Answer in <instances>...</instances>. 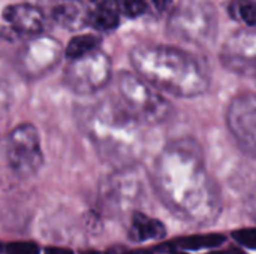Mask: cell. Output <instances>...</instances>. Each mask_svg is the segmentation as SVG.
Here are the masks:
<instances>
[{
	"label": "cell",
	"mask_w": 256,
	"mask_h": 254,
	"mask_svg": "<svg viewBox=\"0 0 256 254\" xmlns=\"http://www.w3.org/2000/svg\"><path fill=\"white\" fill-rule=\"evenodd\" d=\"M102 43V39L96 34H84V36H76L69 40L66 46V57L69 60H75L80 57H84L99 48Z\"/></svg>",
	"instance_id": "obj_10"
},
{
	"label": "cell",
	"mask_w": 256,
	"mask_h": 254,
	"mask_svg": "<svg viewBox=\"0 0 256 254\" xmlns=\"http://www.w3.org/2000/svg\"><path fill=\"white\" fill-rule=\"evenodd\" d=\"M45 16H50L60 27L80 30L87 27L90 9L81 0H40Z\"/></svg>",
	"instance_id": "obj_5"
},
{
	"label": "cell",
	"mask_w": 256,
	"mask_h": 254,
	"mask_svg": "<svg viewBox=\"0 0 256 254\" xmlns=\"http://www.w3.org/2000/svg\"><path fill=\"white\" fill-rule=\"evenodd\" d=\"M3 18L9 24L10 30L21 36H36L42 33L45 27L44 10L28 3L8 6L3 10Z\"/></svg>",
	"instance_id": "obj_6"
},
{
	"label": "cell",
	"mask_w": 256,
	"mask_h": 254,
	"mask_svg": "<svg viewBox=\"0 0 256 254\" xmlns=\"http://www.w3.org/2000/svg\"><path fill=\"white\" fill-rule=\"evenodd\" d=\"M132 60L142 76L170 93L188 96L206 87L198 60L182 51L166 46L136 48Z\"/></svg>",
	"instance_id": "obj_1"
},
{
	"label": "cell",
	"mask_w": 256,
	"mask_h": 254,
	"mask_svg": "<svg viewBox=\"0 0 256 254\" xmlns=\"http://www.w3.org/2000/svg\"><path fill=\"white\" fill-rule=\"evenodd\" d=\"M2 249H3V246H2V244H0V252H2Z\"/></svg>",
	"instance_id": "obj_21"
},
{
	"label": "cell",
	"mask_w": 256,
	"mask_h": 254,
	"mask_svg": "<svg viewBox=\"0 0 256 254\" xmlns=\"http://www.w3.org/2000/svg\"><path fill=\"white\" fill-rule=\"evenodd\" d=\"M96 6H118L120 0H88Z\"/></svg>",
	"instance_id": "obj_17"
},
{
	"label": "cell",
	"mask_w": 256,
	"mask_h": 254,
	"mask_svg": "<svg viewBox=\"0 0 256 254\" xmlns=\"http://www.w3.org/2000/svg\"><path fill=\"white\" fill-rule=\"evenodd\" d=\"M72 61L74 64L68 69V78L70 87L76 91H96L110 79V58L98 49Z\"/></svg>",
	"instance_id": "obj_4"
},
{
	"label": "cell",
	"mask_w": 256,
	"mask_h": 254,
	"mask_svg": "<svg viewBox=\"0 0 256 254\" xmlns=\"http://www.w3.org/2000/svg\"><path fill=\"white\" fill-rule=\"evenodd\" d=\"M45 254H74V252L69 249H62V247H50L46 249Z\"/></svg>",
	"instance_id": "obj_16"
},
{
	"label": "cell",
	"mask_w": 256,
	"mask_h": 254,
	"mask_svg": "<svg viewBox=\"0 0 256 254\" xmlns=\"http://www.w3.org/2000/svg\"><path fill=\"white\" fill-rule=\"evenodd\" d=\"M6 253L8 254H39V246L34 243H27V241H18V243H10L6 246Z\"/></svg>",
	"instance_id": "obj_13"
},
{
	"label": "cell",
	"mask_w": 256,
	"mask_h": 254,
	"mask_svg": "<svg viewBox=\"0 0 256 254\" xmlns=\"http://www.w3.org/2000/svg\"><path fill=\"white\" fill-rule=\"evenodd\" d=\"M214 254H219V253H214Z\"/></svg>",
	"instance_id": "obj_23"
},
{
	"label": "cell",
	"mask_w": 256,
	"mask_h": 254,
	"mask_svg": "<svg viewBox=\"0 0 256 254\" xmlns=\"http://www.w3.org/2000/svg\"><path fill=\"white\" fill-rule=\"evenodd\" d=\"M4 84H0V117L2 114L6 111L8 105H9V94L6 91V88L3 87Z\"/></svg>",
	"instance_id": "obj_15"
},
{
	"label": "cell",
	"mask_w": 256,
	"mask_h": 254,
	"mask_svg": "<svg viewBox=\"0 0 256 254\" xmlns=\"http://www.w3.org/2000/svg\"><path fill=\"white\" fill-rule=\"evenodd\" d=\"M154 7H158L159 12H164L170 4H171V0H154Z\"/></svg>",
	"instance_id": "obj_18"
},
{
	"label": "cell",
	"mask_w": 256,
	"mask_h": 254,
	"mask_svg": "<svg viewBox=\"0 0 256 254\" xmlns=\"http://www.w3.org/2000/svg\"><path fill=\"white\" fill-rule=\"evenodd\" d=\"M225 243V237L218 234L210 235H194L188 238H180L170 246H174V249H184V250H202V249H214Z\"/></svg>",
	"instance_id": "obj_9"
},
{
	"label": "cell",
	"mask_w": 256,
	"mask_h": 254,
	"mask_svg": "<svg viewBox=\"0 0 256 254\" xmlns=\"http://www.w3.org/2000/svg\"><path fill=\"white\" fill-rule=\"evenodd\" d=\"M234 240L243 247L256 250V229H242L232 234Z\"/></svg>",
	"instance_id": "obj_14"
},
{
	"label": "cell",
	"mask_w": 256,
	"mask_h": 254,
	"mask_svg": "<svg viewBox=\"0 0 256 254\" xmlns=\"http://www.w3.org/2000/svg\"><path fill=\"white\" fill-rule=\"evenodd\" d=\"M84 254H105V253H102V252H87V253H84Z\"/></svg>",
	"instance_id": "obj_20"
},
{
	"label": "cell",
	"mask_w": 256,
	"mask_h": 254,
	"mask_svg": "<svg viewBox=\"0 0 256 254\" xmlns=\"http://www.w3.org/2000/svg\"><path fill=\"white\" fill-rule=\"evenodd\" d=\"M236 16L248 25H256V1L242 0L240 3H237Z\"/></svg>",
	"instance_id": "obj_11"
},
{
	"label": "cell",
	"mask_w": 256,
	"mask_h": 254,
	"mask_svg": "<svg viewBox=\"0 0 256 254\" xmlns=\"http://www.w3.org/2000/svg\"><path fill=\"white\" fill-rule=\"evenodd\" d=\"M174 254H184V253H174Z\"/></svg>",
	"instance_id": "obj_22"
},
{
	"label": "cell",
	"mask_w": 256,
	"mask_h": 254,
	"mask_svg": "<svg viewBox=\"0 0 256 254\" xmlns=\"http://www.w3.org/2000/svg\"><path fill=\"white\" fill-rule=\"evenodd\" d=\"M120 21L116 6H96L94 10H90L87 27H93L99 31H110L117 28Z\"/></svg>",
	"instance_id": "obj_8"
},
{
	"label": "cell",
	"mask_w": 256,
	"mask_h": 254,
	"mask_svg": "<svg viewBox=\"0 0 256 254\" xmlns=\"http://www.w3.org/2000/svg\"><path fill=\"white\" fill-rule=\"evenodd\" d=\"M124 254H152L147 250H132V252H126Z\"/></svg>",
	"instance_id": "obj_19"
},
{
	"label": "cell",
	"mask_w": 256,
	"mask_h": 254,
	"mask_svg": "<svg viewBox=\"0 0 256 254\" xmlns=\"http://www.w3.org/2000/svg\"><path fill=\"white\" fill-rule=\"evenodd\" d=\"M8 160L14 171L21 175L34 174L42 162L40 138L30 123L18 124L8 136Z\"/></svg>",
	"instance_id": "obj_2"
},
{
	"label": "cell",
	"mask_w": 256,
	"mask_h": 254,
	"mask_svg": "<svg viewBox=\"0 0 256 254\" xmlns=\"http://www.w3.org/2000/svg\"><path fill=\"white\" fill-rule=\"evenodd\" d=\"M118 87L128 105L142 118L154 121L164 118L168 112V103L135 75L123 72L118 79Z\"/></svg>",
	"instance_id": "obj_3"
},
{
	"label": "cell",
	"mask_w": 256,
	"mask_h": 254,
	"mask_svg": "<svg viewBox=\"0 0 256 254\" xmlns=\"http://www.w3.org/2000/svg\"><path fill=\"white\" fill-rule=\"evenodd\" d=\"M118 10L129 18H138L146 13L147 3L144 0H120Z\"/></svg>",
	"instance_id": "obj_12"
},
{
	"label": "cell",
	"mask_w": 256,
	"mask_h": 254,
	"mask_svg": "<svg viewBox=\"0 0 256 254\" xmlns=\"http://www.w3.org/2000/svg\"><path fill=\"white\" fill-rule=\"evenodd\" d=\"M164 235H165V226L159 220L150 219L144 214L134 216L132 228L129 232L130 240H134L136 243H142V241H148V240L162 238Z\"/></svg>",
	"instance_id": "obj_7"
}]
</instances>
